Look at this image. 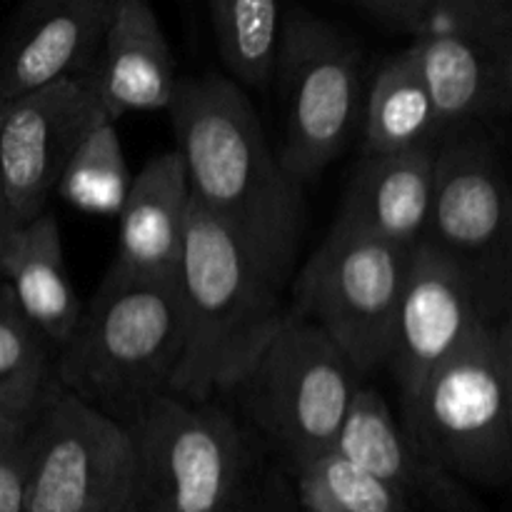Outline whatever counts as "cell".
<instances>
[{
  "label": "cell",
  "mask_w": 512,
  "mask_h": 512,
  "mask_svg": "<svg viewBox=\"0 0 512 512\" xmlns=\"http://www.w3.org/2000/svg\"><path fill=\"white\" fill-rule=\"evenodd\" d=\"M183 353L178 283H150L108 268L55 355L58 385L128 425L170 393Z\"/></svg>",
  "instance_id": "obj_3"
},
{
  "label": "cell",
  "mask_w": 512,
  "mask_h": 512,
  "mask_svg": "<svg viewBox=\"0 0 512 512\" xmlns=\"http://www.w3.org/2000/svg\"><path fill=\"white\" fill-rule=\"evenodd\" d=\"M103 120L95 68L0 103V183L18 223L48 210L68 158Z\"/></svg>",
  "instance_id": "obj_13"
},
{
  "label": "cell",
  "mask_w": 512,
  "mask_h": 512,
  "mask_svg": "<svg viewBox=\"0 0 512 512\" xmlns=\"http://www.w3.org/2000/svg\"><path fill=\"white\" fill-rule=\"evenodd\" d=\"M220 60L235 83L263 90L273 80L280 38L278 0H208Z\"/></svg>",
  "instance_id": "obj_22"
},
{
  "label": "cell",
  "mask_w": 512,
  "mask_h": 512,
  "mask_svg": "<svg viewBox=\"0 0 512 512\" xmlns=\"http://www.w3.org/2000/svg\"><path fill=\"white\" fill-rule=\"evenodd\" d=\"M360 385L343 350L290 308L240 390L255 430L293 473L333 450Z\"/></svg>",
  "instance_id": "obj_6"
},
{
  "label": "cell",
  "mask_w": 512,
  "mask_h": 512,
  "mask_svg": "<svg viewBox=\"0 0 512 512\" xmlns=\"http://www.w3.org/2000/svg\"><path fill=\"white\" fill-rule=\"evenodd\" d=\"M28 428L0 445V512H23L25 470H28Z\"/></svg>",
  "instance_id": "obj_25"
},
{
  "label": "cell",
  "mask_w": 512,
  "mask_h": 512,
  "mask_svg": "<svg viewBox=\"0 0 512 512\" xmlns=\"http://www.w3.org/2000/svg\"><path fill=\"white\" fill-rule=\"evenodd\" d=\"M512 293L428 243L410 253L408 273L390 328L385 365L400 398L480 330L510 318Z\"/></svg>",
  "instance_id": "obj_12"
},
{
  "label": "cell",
  "mask_w": 512,
  "mask_h": 512,
  "mask_svg": "<svg viewBox=\"0 0 512 512\" xmlns=\"http://www.w3.org/2000/svg\"><path fill=\"white\" fill-rule=\"evenodd\" d=\"M288 475L303 512H410L390 485L338 450H328Z\"/></svg>",
  "instance_id": "obj_24"
},
{
  "label": "cell",
  "mask_w": 512,
  "mask_h": 512,
  "mask_svg": "<svg viewBox=\"0 0 512 512\" xmlns=\"http://www.w3.org/2000/svg\"><path fill=\"white\" fill-rule=\"evenodd\" d=\"M168 113L190 198L283 288L303 243V183L270 148L245 88L230 75L180 78Z\"/></svg>",
  "instance_id": "obj_1"
},
{
  "label": "cell",
  "mask_w": 512,
  "mask_h": 512,
  "mask_svg": "<svg viewBox=\"0 0 512 512\" xmlns=\"http://www.w3.org/2000/svg\"><path fill=\"white\" fill-rule=\"evenodd\" d=\"M18 218H15L13 208H10L8 203V195H5V188L3 183H0V260H3V250L5 245H8L10 235H13V230L18 228Z\"/></svg>",
  "instance_id": "obj_28"
},
{
  "label": "cell",
  "mask_w": 512,
  "mask_h": 512,
  "mask_svg": "<svg viewBox=\"0 0 512 512\" xmlns=\"http://www.w3.org/2000/svg\"><path fill=\"white\" fill-rule=\"evenodd\" d=\"M375 18L393 30L420 35L433 20L438 0H360Z\"/></svg>",
  "instance_id": "obj_26"
},
{
  "label": "cell",
  "mask_w": 512,
  "mask_h": 512,
  "mask_svg": "<svg viewBox=\"0 0 512 512\" xmlns=\"http://www.w3.org/2000/svg\"><path fill=\"white\" fill-rule=\"evenodd\" d=\"M233 512H303L295 500L293 485L280 478H260L248 498Z\"/></svg>",
  "instance_id": "obj_27"
},
{
  "label": "cell",
  "mask_w": 512,
  "mask_h": 512,
  "mask_svg": "<svg viewBox=\"0 0 512 512\" xmlns=\"http://www.w3.org/2000/svg\"><path fill=\"white\" fill-rule=\"evenodd\" d=\"M415 448L470 488L512 478V323L498 320L400 398Z\"/></svg>",
  "instance_id": "obj_4"
},
{
  "label": "cell",
  "mask_w": 512,
  "mask_h": 512,
  "mask_svg": "<svg viewBox=\"0 0 512 512\" xmlns=\"http://www.w3.org/2000/svg\"><path fill=\"white\" fill-rule=\"evenodd\" d=\"M512 293V195L503 133L465 130L435 145L425 238Z\"/></svg>",
  "instance_id": "obj_11"
},
{
  "label": "cell",
  "mask_w": 512,
  "mask_h": 512,
  "mask_svg": "<svg viewBox=\"0 0 512 512\" xmlns=\"http://www.w3.org/2000/svg\"><path fill=\"white\" fill-rule=\"evenodd\" d=\"M410 253L335 220L295 280V313L318 325L360 375L385 365Z\"/></svg>",
  "instance_id": "obj_8"
},
{
  "label": "cell",
  "mask_w": 512,
  "mask_h": 512,
  "mask_svg": "<svg viewBox=\"0 0 512 512\" xmlns=\"http://www.w3.org/2000/svg\"><path fill=\"white\" fill-rule=\"evenodd\" d=\"M438 110L413 43L388 55L365 90L360 155L435 148Z\"/></svg>",
  "instance_id": "obj_20"
},
{
  "label": "cell",
  "mask_w": 512,
  "mask_h": 512,
  "mask_svg": "<svg viewBox=\"0 0 512 512\" xmlns=\"http://www.w3.org/2000/svg\"><path fill=\"white\" fill-rule=\"evenodd\" d=\"M55 355L38 325L20 310L8 285L0 280V410L33 420L60 388Z\"/></svg>",
  "instance_id": "obj_21"
},
{
  "label": "cell",
  "mask_w": 512,
  "mask_h": 512,
  "mask_svg": "<svg viewBox=\"0 0 512 512\" xmlns=\"http://www.w3.org/2000/svg\"><path fill=\"white\" fill-rule=\"evenodd\" d=\"M30 423H33V420H20V418H15V415L3 413V410H0V445H5L8 440L18 438V435L23 433Z\"/></svg>",
  "instance_id": "obj_29"
},
{
  "label": "cell",
  "mask_w": 512,
  "mask_h": 512,
  "mask_svg": "<svg viewBox=\"0 0 512 512\" xmlns=\"http://www.w3.org/2000/svg\"><path fill=\"white\" fill-rule=\"evenodd\" d=\"M113 0H23L0 50V103L95 68Z\"/></svg>",
  "instance_id": "obj_15"
},
{
  "label": "cell",
  "mask_w": 512,
  "mask_h": 512,
  "mask_svg": "<svg viewBox=\"0 0 512 512\" xmlns=\"http://www.w3.org/2000/svg\"><path fill=\"white\" fill-rule=\"evenodd\" d=\"M413 48L440 140L465 130L503 133L512 105V0H438Z\"/></svg>",
  "instance_id": "obj_10"
},
{
  "label": "cell",
  "mask_w": 512,
  "mask_h": 512,
  "mask_svg": "<svg viewBox=\"0 0 512 512\" xmlns=\"http://www.w3.org/2000/svg\"><path fill=\"white\" fill-rule=\"evenodd\" d=\"M190 188L178 150L150 158L130 180L118 210L110 270L150 283H175L188 225Z\"/></svg>",
  "instance_id": "obj_16"
},
{
  "label": "cell",
  "mask_w": 512,
  "mask_h": 512,
  "mask_svg": "<svg viewBox=\"0 0 512 512\" xmlns=\"http://www.w3.org/2000/svg\"><path fill=\"white\" fill-rule=\"evenodd\" d=\"M0 280L58 350L73 333L83 303L65 268L60 225L50 210L13 230L0 260Z\"/></svg>",
  "instance_id": "obj_19"
},
{
  "label": "cell",
  "mask_w": 512,
  "mask_h": 512,
  "mask_svg": "<svg viewBox=\"0 0 512 512\" xmlns=\"http://www.w3.org/2000/svg\"><path fill=\"white\" fill-rule=\"evenodd\" d=\"M273 75L283 100V168L298 183L315 180L360 133L365 58L345 30L310 13L280 20Z\"/></svg>",
  "instance_id": "obj_7"
},
{
  "label": "cell",
  "mask_w": 512,
  "mask_h": 512,
  "mask_svg": "<svg viewBox=\"0 0 512 512\" xmlns=\"http://www.w3.org/2000/svg\"><path fill=\"white\" fill-rule=\"evenodd\" d=\"M435 148L360 155L338 220L413 250L425 238Z\"/></svg>",
  "instance_id": "obj_18"
},
{
  "label": "cell",
  "mask_w": 512,
  "mask_h": 512,
  "mask_svg": "<svg viewBox=\"0 0 512 512\" xmlns=\"http://www.w3.org/2000/svg\"><path fill=\"white\" fill-rule=\"evenodd\" d=\"M95 75L110 120L133 110L170 108L180 78L173 50L148 0H113Z\"/></svg>",
  "instance_id": "obj_17"
},
{
  "label": "cell",
  "mask_w": 512,
  "mask_h": 512,
  "mask_svg": "<svg viewBox=\"0 0 512 512\" xmlns=\"http://www.w3.org/2000/svg\"><path fill=\"white\" fill-rule=\"evenodd\" d=\"M175 283L183 353L170 393L195 403L235 393L288 313L280 285L193 198Z\"/></svg>",
  "instance_id": "obj_2"
},
{
  "label": "cell",
  "mask_w": 512,
  "mask_h": 512,
  "mask_svg": "<svg viewBox=\"0 0 512 512\" xmlns=\"http://www.w3.org/2000/svg\"><path fill=\"white\" fill-rule=\"evenodd\" d=\"M128 163L115 120L95 125L60 173L55 195L68 205L98 215H118L130 188Z\"/></svg>",
  "instance_id": "obj_23"
},
{
  "label": "cell",
  "mask_w": 512,
  "mask_h": 512,
  "mask_svg": "<svg viewBox=\"0 0 512 512\" xmlns=\"http://www.w3.org/2000/svg\"><path fill=\"white\" fill-rule=\"evenodd\" d=\"M333 450L390 485L410 512H485L470 485L415 448L378 390L360 385Z\"/></svg>",
  "instance_id": "obj_14"
},
{
  "label": "cell",
  "mask_w": 512,
  "mask_h": 512,
  "mask_svg": "<svg viewBox=\"0 0 512 512\" xmlns=\"http://www.w3.org/2000/svg\"><path fill=\"white\" fill-rule=\"evenodd\" d=\"M125 428L135 448L130 512H233L260 480L248 433L215 400L165 393Z\"/></svg>",
  "instance_id": "obj_5"
},
{
  "label": "cell",
  "mask_w": 512,
  "mask_h": 512,
  "mask_svg": "<svg viewBox=\"0 0 512 512\" xmlns=\"http://www.w3.org/2000/svg\"><path fill=\"white\" fill-rule=\"evenodd\" d=\"M130 430L58 388L28 430L23 512H130Z\"/></svg>",
  "instance_id": "obj_9"
}]
</instances>
